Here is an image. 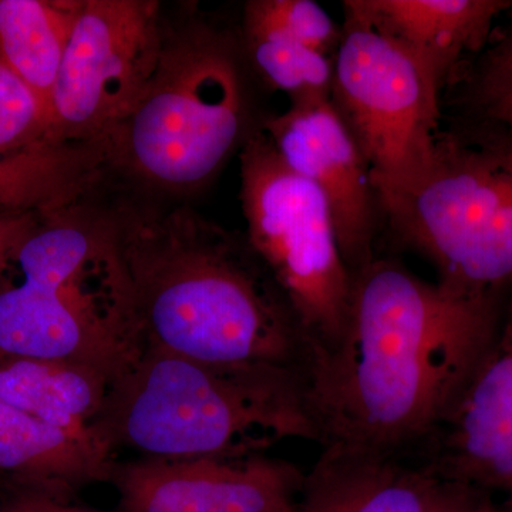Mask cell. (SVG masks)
Returning a JSON list of instances; mask_svg holds the SVG:
<instances>
[{
    "instance_id": "obj_20",
    "label": "cell",
    "mask_w": 512,
    "mask_h": 512,
    "mask_svg": "<svg viewBox=\"0 0 512 512\" xmlns=\"http://www.w3.org/2000/svg\"><path fill=\"white\" fill-rule=\"evenodd\" d=\"M244 25L275 30L329 57H335L342 26L312 0H251Z\"/></svg>"
},
{
    "instance_id": "obj_6",
    "label": "cell",
    "mask_w": 512,
    "mask_h": 512,
    "mask_svg": "<svg viewBox=\"0 0 512 512\" xmlns=\"http://www.w3.org/2000/svg\"><path fill=\"white\" fill-rule=\"evenodd\" d=\"M377 204L441 284L480 293L512 285V137L500 128L441 130L427 173Z\"/></svg>"
},
{
    "instance_id": "obj_19",
    "label": "cell",
    "mask_w": 512,
    "mask_h": 512,
    "mask_svg": "<svg viewBox=\"0 0 512 512\" xmlns=\"http://www.w3.org/2000/svg\"><path fill=\"white\" fill-rule=\"evenodd\" d=\"M245 52L272 89L292 103L330 99L335 57L322 55L275 30L244 25Z\"/></svg>"
},
{
    "instance_id": "obj_7",
    "label": "cell",
    "mask_w": 512,
    "mask_h": 512,
    "mask_svg": "<svg viewBox=\"0 0 512 512\" xmlns=\"http://www.w3.org/2000/svg\"><path fill=\"white\" fill-rule=\"evenodd\" d=\"M241 204L249 247L291 306L311 357L333 348L348 323L355 275L322 192L286 167L262 130L242 146Z\"/></svg>"
},
{
    "instance_id": "obj_14",
    "label": "cell",
    "mask_w": 512,
    "mask_h": 512,
    "mask_svg": "<svg viewBox=\"0 0 512 512\" xmlns=\"http://www.w3.org/2000/svg\"><path fill=\"white\" fill-rule=\"evenodd\" d=\"M505 0H346L345 16L413 53L446 86L464 57L483 52Z\"/></svg>"
},
{
    "instance_id": "obj_2",
    "label": "cell",
    "mask_w": 512,
    "mask_h": 512,
    "mask_svg": "<svg viewBox=\"0 0 512 512\" xmlns=\"http://www.w3.org/2000/svg\"><path fill=\"white\" fill-rule=\"evenodd\" d=\"M117 217L143 346L305 380L308 340L247 238L185 207Z\"/></svg>"
},
{
    "instance_id": "obj_18",
    "label": "cell",
    "mask_w": 512,
    "mask_h": 512,
    "mask_svg": "<svg viewBox=\"0 0 512 512\" xmlns=\"http://www.w3.org/2000/svg\"><path fill=\"white\" fill-rule=\"evenodd\" d=\"M79 3L0 0V62L36 93L49 114Z\"/></svg>"
},
{
    "instance_id": "obj_9",
    "label": "cell",
    "mask_w": 512,
    "mask_h": 512,
    "mask_svg": "<svg viewBox=\"0 0 512 512\" xmlns=\"http://www.w3.org/2000/svg\"><path fill=\"white\" fill-rule=\"evenodd\" d=\"M165 35L151 0H80L53 90L50 143H100L156 72Z\"/></svg>"
},
{
    "instance_id": "obj_12",
    "label": "cell",
    "mask_w": 512,
    "mask_h": 512,
    "mask_svg": "<svg viewBox=\"0 0 512 512\" xmlns=\"http://www.w3.org/2000/svg\"><path fill=\"white\" fill-rule=\"evenodd\" d=\"M416 454L441 477L512 504V296L473 375Z\"/></svg>"
},
{
    "instance_id": "obj_26",
    "label": "cell",
    "mask_w": 512,
    "mask_h": 512,
    "mask_svg": "<svg viewBox=\"0 0 512 512\" xmlns=\"http://www.w3.org/2000/svg\"><path fill=\"white\" fill-rule=\"evenodd\" d=\"M0 512H10L6 504L3 503L2 497H0Z\"/></svg>"
},
{
    "instance_id": "obj_17",
    "label": "cell",
    "mask_w": 512,
    "mask_h": 512,
    "mask_svg": "<svg viewBox=\"0 0 512 512\" xmlns=\"http://www.w3.org/2000/svg\"><path fill=\"white\" fill-rule=\"evenodd\" d=\"M106 168L99 143H43L0 157V215H46L84 201Z\"/></svg>"
},
{
    "instance_id": "obj_22",
    "label": "cell",
    "mask_w": 512,
    "mask_h": 512,
    "mask_svg": "<svg viewBox=\"0 0 512 512\" xmlns=\"http://www.w3.org/2000/svg\"><path fill=\"white\" fill-rule=\"evenodd\" d=\"M49 131L45 104L0 62V157L50 143Z\"/></svg>"
},
{
    "instance_id": "obj_3",
    "label": "cell",
    "mask_w": 512,
    "mask_h": 512,
    "mask_svg": "<svg viewBox=\"0 0 512 512\" xmlns=\"http://www.w3.org/2000/svg\"><path fill=\"white\" fill-rule=\"evenodd\" d=\"M143 348L117 211L47 214L0 281V360H72L117 373Z\"/></svg>"
},
{
    "instance_id": "obj_16",
    "label": "cell",
    "mask_w": 512,
    "mask_h": 512,
    "mask_svg": "<svg viewBox=\"0 0 512 512\" xmlns=\"http://www.w3.org/2000/svg\"><path fill=\"white\" fill-rule=\"evenodd\" d=\"M114 376L90 363L6 357L0 360V400L57 429L100 437L94 421Z\"/></svg>"
},
{
    "instance_id": "obj_8",
    "label": "cell",
    "mask_w": 512,
    "mask_h": 512,
    "mask_svg": "<svg viewBox=\"0 0 512 512\" xmlns=\"http://www.w3.org/2000/svg\"><path fill=\"white\" fill-rule=\"evenodd\" d=\"M441 90L413 53L345 16L330 101L365 157L376 197L410 187L429 170Z\"/></svg>"
},
{
    "instance_id": "obj_23",
    "label": "cell",
    "mask_w": 512,
    "mask_h": 512,
    "mask_svg": "<svg viewBox=\"0 0 512 512\" xmlns=\"http://www.w3.org/2000/svg\"><path fill=\"white\" fill-rule=\"evenodd\" d=\"M0 497L10 512H103L83 503L79 490L63 484L0 480Z\"/></svg>"
},
{
    "instance_id": "obj_1",
    "label": "cell",
    "mask_w": 512,
    "mask_h": 512,
    "mask_svg": "<svg viewBox=\"0 0 512 512\" xmlns=\"http://www.w3.org/2000/svg\"><path fill=\"white\" fill-rule=\"evenodd\" d=\"M503 311L501 293L429 282L392 259L363 266L342 336L306 369L320 447L414 453L450 412Z\"/></svg>"
},
{
    "instance_id": "obj_25",
    "label": "cell",
    "mask_w": 512,
    "mask_h": 512,
    "mask_svg": "<svg viewBox=\"0 0 512 512\" xmlns=\"http://www.w3.org/2000/svg\"><path fill=\"white\" fill-rule=\"evenodd\" d=\"M484 512H512V504H497L493 500Z\"/></svg>"
},
{
    "instance_id": "obj_11",
    "label": "cell",
    "mask_w": 512,
    "mask_h": 512,
    "mask_svg": "<svg viewBox=\"0 0 512 512\" xmlns=\"http://www.w3.org/2000/svg\"><path fill=\"white\" fill-rule=\"evenodd\" d=\"M262 131L286 167L322 192L343 258L355 275L376 258L379 204L365 157L332 101L292 103L266 120Z\"/></svg>"
},
{
    "instance_id": "obj_5",
    "label": "cell",
    "mask_w": 512,
    "mask_h": 512,
    "mask_svg": "<svg viewBox=\"0 0 512 512\" xmlns=\"http://www.w3.org/2000/svg\"><path fill=\"white\" fill-rule=\"evenodd\" d=\"M248 101L237 52L214 30L165 35L160 62L126 119L101 141L106 167L148 188H201L248 140Z\"/></svg>"
},
{
    "instance_id": "obj_15",
    "label": "cell",
    "mask_w": 512,
    "mask_h": 512,
    "mask_svg": "<svg viewBox=\"0 0 512 512\" xmlns=\"http://www.w3.org/2000/svg\"><path fill=\"white\" fill-rule=\"evenodd\" d=\"M116 451L97 436H77L0 400V480L86 487L110 483Z\"/></svg>"
},
{
    "instance_id": "obj_13",
    "label": "cell",
    "mask_w": 512,
    "mask_h": 512,
    "mask_svg": "<svg viewBox=\"0 0 512 512\" xmlns=\"http://www.w3.org/2000/svg\"><path fill=\"white\" fill-rule=\"evenodd\" d=\"M491 501L414 454L325 446L305 474L298 512H484Z\"/></svg>"
},
{
    "instance_id": "obj_10",
    "label": "cell",
    "mask_w": 512,
    "mask_h": 512,
    "mask_svg": "<svg viewBox=\"0 0 512 512\" xmlns=\"http://www.w3.org/2000/svg\"><path fill=\"white\" fill-rule=\"evenodd\" d=\"M305 473L266 453L141 457L113 468L116 512H298Z\"/></svg>"
},
{
    "instance_id": "obj_21",
    "label": "cell",
    "mask_w": 512,
    "mask_h": 512,
    "mask_svg": "<svg viewBox=\"0 0 512 512\" xmlns=\"http://www.w3.org/2000/svg\"><path fill=\"white\" fill-rule=\"evenodd\" d=\"M470 97L478 120L512 137V26L494 32L481 52Z\"/></svg>"
},
{
    "instance_id": "obj_24",
    "label": "cell",
    "mask_w": 512,
    "mask_h": 512,
    "mask_svg": "<svg viewBox=\"0 0 512 512\" xmlns=\"http://www.w3.org/2000/svg\"><path fill=\"white\" fill-rule=\"evenodd\" d=\"M47 215V214H46ZM43 214L0 215V281L8 271L10 262L20 245L35 231L46 217Z\"/></svg>"
},
{
    "instance_id": "obj_4",
    "label": "cell",
    "mask_w": 512,
    "mask_h": 512,
    "mask_svg": "<svg viewBox=\"0 0 512 512\" xmlns=\"http://www.w3.org/2000/svg\"><path fill=\"white\" fill-rule=\"evenodd\" d=\"M93 429L116 453L126 447L141 457L245 456L289 439L318 443L303 377L148 346L114 376Z\"/></svg>"
}]
</instances>
